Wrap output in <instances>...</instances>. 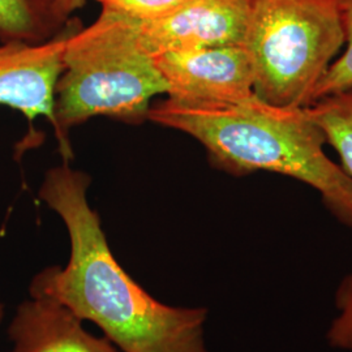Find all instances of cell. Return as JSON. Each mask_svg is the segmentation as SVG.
Returning a JSON list of instances; mask_svg holds the SVG:
<instances>
[{"label": "cell", "instance_id": "11", "mask_svg": "<svg viewBox=\"0 0 352 352\" xmlns=\"http://www.w3.org/2000/svg\"><path fill=\"white\" fill-rule=\"evenodd\" d=\"M344 29V52L329 67L316 89L314 103L333 94L352 90V0H340Z\"/></svg>", "mask_w": 352, "mask_h": 352}, {"label": "cell", "instance_id": "4", "mask_svg": "<svg viewBox=\"0 0 352 352\" xmlns=\"http://www.w3.org/2000/svg\"><path fill=\"white\" fill-rule=\"evenodd\" d=\"M343 45L340 0H254L243 43L254 94L278 107L311 106Z\"/></svg>", "mask_w": 352, "mask_h": 352}, {"label": "cell", "instance_id": "6", "mask_svg": "<svg viewBox=\"0 0 352 352\" xmlns=\"http://www.w3.org/2000/svg\"><path fill=\"white\" fill-rule=\"evenodd\" d=\"M254 0H188L167 16L133 20L142 47L153 55L244 43Z\"/></svg>", "mask_w": 352, "mask_h": 352}, {"label": "cell", "instance_id": "9", "mask_svg": "<svg viewBox=\"0 0 352 352\" xmlns=\"http://www.w3.org/2000/svg\"><path fill=\"white\" fill-rule=\"evenodd\" d=\"M307 113L322 131L327 145L340 155V166L352 180V90L321 98Z\"/></svg>", "mask_w": 352, "mask_h": 352}, {"label": "cell", "instance_id": "5", "mask_svg": "<svg viewBox=\"0 0 352 352\" xmlns=\"http://www.w3.org/2000/svg\"><path fill=\"white\" fill-rule=\"evenodd\" d=\"M153 58L170 100L239 102L254 96L253 63L243 45L164 51Z\"/></svg>", "mask_w": 352, "mask_h": 352}, {"label": "cell", "instance_id": "8", "mask_svg": "<svg viewBox=\"0 0 352 352\" xmlns=\"http://www.w3.org/2000/svg\"><path fill=\"white\" fill-rule=\"evenodd\" d=\"M82 320L51 298L19 304L8 327L11 352H122L106 337L87 331Z\"/></svg>", "mask_w": 352, "mask_h": 352}, {"label": "cell", "instance_id": "10", "mask_svg": "<svg viewBox=\"0 0 352 352\" xmlns=\"http://www.w3.org/2000/svg\"><path fill=\"white\" fill-rule=\"evenodd\" d=\"M52 0H0V42L38 43L52 24Z\"/></svg>", "mask_w": 352, "mask_h": 352}, {"label": "cell", "instance_id": "3", "mask_svg": "<svg viewBox=\"0 0 352 352\" xmlns=\"http://www.w3.org/2000/svg\"><path fill=\"white\" fill-rule=\"evenodd\" d=\"M63 64L54 126L60 142H65L67 129L93 116L148 119L151 98L167 94V84L140 43L133 20L107 10L90 25L67 34Z\"/></svg>", "mask_w": 352, "mask_h": 352}, {"label": "cell", "instance_id": "12", "mask_svg": "<svg viewBox=\"0 0 352 352\" xmlns=\"http://www.w3.org/2000/svg\"><path fill=\"white\" fill-rule=\"evenodd\" d=\"M327 340L333 349L352 352V272L340 280L336 292V316L327 329Z\"/></svg>", "mask_w": 352, "mask_h": 352}, {"label": "cell", "instance_id": "2", "mask_svg": "<svg viewBox=\"0 0 352 352\" xmlns=\"http://www.w3.org/2000/svg\"><path fill=\"white\" fill-rule=\"evenodd\" d=\"M148 119L197 140L232 174L289 176L315 189L342 225L352 228V180L325 151L327 140L307 107H278L256 94L239 102H180L151 106Z\"/></svg>", "mask_w": 352, "mask_h": 352}, {"label": "cell", "instance_id": "1", "mask_svg": "<svg viewBox=\"0 0 352 352\" xmlns=\"http://www.w3.org/2000/svg\"><path fill=\"white\" fill-rule=\"evenodd\" d=\"M89 176L68 164L46 173L38 196L65 225L71 254L32 279L29 296L51 298L101 329L122 352H209L204 307H171L153 298L118 263L89 205Z\"/></svg>", "mask_w": 352, "mask_h": 352}, {"label": "cell", "instance_id": "7", "mask_svg": "<svg viewBox=\"0 0 352 352\" xmlns=\"http://www.w3.org/2000/svg\"><path fill=\"white\" fill-rule=\"evenodd\" d=\"M65 38L45 43L0 42V106L55 126V93L63 74Z\"/></svg>", "mask_w": 352, "mask_h": 352}, {"label": "cell", "instance_id": "13", "mask_svg": "<svg viewBox=\"0 0 352 352\" xmlns=\"http://www.w3.org/2000/svg\"><path fill=\"white\" fill-rule=\"evenodd\" d=\"M102 10L135 20H155L176 11L188 0H96Z\"/></svg>", "mask_w": 352, "mask_h": 352}, {"label": "cell", "instance_id": "15", "mask_svg": "<svg viewBox=\"0 0 352 352\" xmlns=\"http://www.w3.org/2000/svg\"><path fill=\"white\" fill-rule=\"evenodd\" d=\"M3 317H4V305H3V302H0V324L3 321Z\"/></svg>", "mask_w": 352, "mask_h": 352}, {"label": "cell", "instance_id": "14", "mask_svg": "<svg viewBox=\"0 0 352 352\" xmlns=\"http://www.w3.org/2000/svg\"><path fill=\"white\" fill-rule=\"evenodd\" d=\"M87 0H52L50 6V16L54 25L65 21L72 13L81 8Z\"/></svg>", "mask_w": 352, "mask_h": 352}]
</instances>
